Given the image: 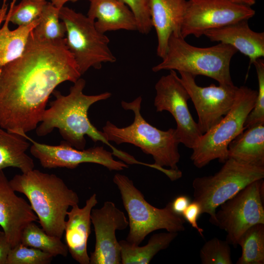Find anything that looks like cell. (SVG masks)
I'll list each match as a JSON object with an SVG mask.
<instances>
[{
	"label": "cell",
	"mask_w": 264,
	"mask_h": 264,
	"mask_svg": "<svg viewBox=\"0 0 264 264\" xmlns=\"http://www.w3.org/2000/svg\"><path fill=\"white\" fill-rule=\"evenodd\" d=\"M213 175L195 178L192 182L194 201L201 207V214L209 215L214 224L216 209L250 183L264 177V167L240 163L228 158Z\"/></svg>",
	"instance_id": "obj_8"
},
{
	"label": "cell",
	"mask_w": 264,
	"mask_h": 264,
	"mask_svg": "<svg viewBox=\"0 0 264 264\" xmlns=\"http://www.w3.org/2000/svg\"><path fill=\"white\" fill-rule=\"evenodd\" d=\"M142 97L139 96L130 102H121L125 110L134 114L133 122L129 126L119 128L108 121L103 127L107 140L117 144L130 143L139 147L144 153L151 154L154 164L160 168L169 167L178 170L177 163L180 155L178 146L180 141L176 129L162 131L148 123L141 112Z\"/></svg>",
	"instance_id": "obj_4"
},
{
	"label": "cell",
	"mask_w": 264,
	"mask_h": 264,
	"mask_svg": "<svg viewBox=\"0 0 264 264\" xmlns=\"http://www.w3.org/2000/svg\"><path fill=\"white\" fill-rule=\"evenodd\" d=\"M23 245L41 250L53 257L61 255L66 257L68 252L61 239L47 234L34 222L29 223L24 229L21 239Z\"/></svg>",
	"instance_id": "obj_25"
},
{
	"label": "cell",
	"mask_w": 264,
	"mask_h": 264,
	"mask_svg": "<svg viewBox=\"0 0 264 264\" xmlns=\"http://www.w3.org/2000/svg\"><path fill=\"white\" fill-rule=\"evenodd\" d=\"M177 232H162L154 234L142 246L133 245L126 240L119 241L121 264H148L160 251L165 249L177 237Z\"/></svg>",
	"instance_id": "obj_24"
},
{
	"label": "cell",
	"mask_w": 264,
	"mask_h": 264,
	"mask_svg": "<svg viewBox=\"0 0 264 264\" xmlns=\"http://www.w3.org/2000/svg\"><path fill=\"white\" fill-rule=\"evenodd\" d=\"M113 181L128 215L130 230L126 241L130 244L139 245L148 235L159 229L177 233L185 230V220L173 212L171 202L162 208L152 205L125 175L116 173Z\"/></svg>",
	"instance_id": "obj_6"
},
{
	"label": "cell",
	"mask_w": 264,
	"mask_h": 264,
	"mask_svg": "<svg viewBox=\"0 0 264 264\" xmlns=\"http://www.w3.org/2000/svg\"><path fill=\"white\" fill-rule=\"evenodd\" d=\"M200 215L201 207L200 205L197 202L193 200L190 203L183 212L182 217L192 227L196 229L202 237H203L204 230L198 225L197 222L198 218Z\"/></svg>",
	"instance_id": "obj_33"
},
{
	"label": "cell",
	"mask_w": 264,
	"mask_h": 264,
	"mask_svg": "<svg viewBox=\"0 0 264 264\" xmlns=\"http://www.w3.org/2000/svg\"><path fill=\"white\" fill-rule=\"evenodd\" d=\"M85 86L86 81L80 78L70 87L67 95L54 90L52 93L55 99L50 103L49 108L45 110L36 129L37 135L44 136L54 129H58L64 140L79 150L85 149V136L87 135L94 142L101 141L110 146L113 155L127 162L131 155L110 144L105 133L98 130L88 117L90 107L96 102L108 99L111 94L105 92L86 95L83 93Z\"/></svg>",
	"instance_id": "obj_2"
},
{
	"label": "cell",
	"mask_w": 264,
	"mask_h": 264,
	"mask_svg": "<svg viewBox=\"0 0 264 264\" xmlns=\"http://www.w3.org/2000/svg\"><path fill=\"white\" fill-rule=\"evenodd\" d=\"M6 10L4 1L0 9V73L5 65L22 54L30 32L39 22L38 18L29 25L11 30L8 27L10 22L6 15Z\"/></svg>",
	"instance_id": "obj_22"
},
{
	"label": "cell",
	"mask_w": 264,
	"mask_h": 264,
	"mask_svg": "<svg viewBox=\"0 0 264 264\" xmlns=\"http://www.w3.org/2000/svg\"><path fill=\"white\" fill-rule=\"evenodd\" d=\"M53 257L49 253L20 242L11 248L6 264H49Z\"/></svg>",
	"instance_id": "obj_30"
},
{
	"label": "cell",
	"mask_w": 264,
	"mask_h": 264,
	"mask_svg": "<svg viewBox=\"0 0 264 264\" xmlns=\"http://www.w3.org/2000/svg\"><path fill=\"white\" fill-rule=\"evenodd\" d=\"M187 0H150L152 26L157 38L156 54L162 58L173 33L180 34Z\"/></svg>",
	"instance_id": "obj_19"
},
{
	"label": "cell",
	"mask_w": 264,
	"mask_h": 264,
	"mask_svg": "<svg viewBox=\"0 0 264 264\" xmlns=\"http://www.w3.org/2000/svg\"><path fill=\"white\" fill-rule=\"evenodd\" d=\"M255 14L251 6L228 0H188L180 34L199 38L207 30L221 27Z\"/></svg>",
	"instance_id": "obj_11"
},
{
	"label": "cell",
	"mask_w": 264,
	"mask_h": 264,
	"mask_svg": "<svg viewBox=\"0 0 264 264\" xmlns=\"http://www.w3.org/2000/svg\"><path fill=\"white\" fill-rule=\"evenodd\" d=\"M38 220L30 204L16 194L4 172L0 170V226L12 248L21 242L25 227Z\"/></svg>",
	"instance_id": "obj_16"
},
{
	"label": "cell",
	"mask_w": 264,
	"mask_h": 264,
	"mask_svg": "<svg viewBox=\"0 0 264 264\" xmlns=\"http://www.w3.org/2000/svg\"><path fill=\"white\" fill-rule=\"evenodd\" d=\"M179 79L188 92L198 115L197 122L203 134L217 125L232 108L238 87L233 85L198 86L196 76L179 72Z\"/></svg>",
	"instance_id": "obj_14"
},
{
	"label": "cell",
	"mask_w": 264,
	"mask_h": 264,
	"mask_svg": "<svg viewBox=\"0 0 264 264\" xmlns=\"http://www.w3.org/2000/svg\"><path fill=\"white\" fill-rule=\"evenodd\" d=\"M25 137L32 143L31 154L38 159L44 168H66L73 169L84 163L101 165L110 171H121L128 165L113 158L112 152L103 146L79 150L65 141L58 145H50L33 140L27 135Z\"/></svg>",
	"instance_id": "obj_13"
},
{
	"label": "cell",
	"mask_w": 264,
	"mask_h": 264,
	"mask_svg": "<svg viewBox=\"0 0 264 264\" xmlns=\"http://www.w3.org/2000/svg\"><path fill=\"white\" fill-rule=\"evenodd\" d=\"M154 106L157 112L169 111L176 123L180 143L192 149L202 135L188 107L189 95L175 70L162 76L155 85Z\"/></svg>",
	"instance_id": "obj_12"
},
{
	"label": "cell",
	"mask_w": 264,
	"mask_h": 264,
	"mask_svg": "<svg viewBox=\"0 0 264 264\" xmlns=\"http://www.w3.org/2000/svg\"><path fill=\"white\" fill-rule=\"evenodd\" d=\"M212 42L230 45L247 56L250 65L264 56V33L253 31L248 20H242L204 33Z\"/></svg>",
	"instance_id": "obj_18"
},
{
	"label": "cell",
	"mask_w": 264,
	"mask_h": 264,
	"mask_svg": "<svg viewBox=\"0 0 264 264\" xmlns=\"http://www.w3.org/2000/svg\"><path fill=\"white\" fill-rule=\"evenodd\" d=\"M12 248L4 232L0 231V264H6L7 257Z\"/></svg>",
	"instance_id": "obj_35"
},
{
	"label": "cell",
	"mask_w": 264,
	"mask_h": 264,
	"mask_svg": "<svg viewBox=\"0 0 264 264\" xmlns=\"http://www.w3.org/2000/svg\"><path fill=\"white\" fill-rule=\"evenodd\" d=\"M87 16L94 21L96 29L103 34L118 30H137L133 12L119 0H91Z\"/></svg>",
	"instance_id": "obj_20"
},
{
	"label": "cell",
	"mask_w": 264,
	"mask_h": 264,
	"mask_svg": "<svg viewBox=\"0 0 264 264\" xmlns=\"http://www.w3.org/2000/svg\"><path fill=\"white\" fill-rule=\"evenodd\" d=\"M263 179L254 181L225 201L216 212L214 225L226 232L225 241L236 247L251 226L264 224Z\"/></svg>",
	"instance_id": "obj_10"
},
{
	"label": "cell",
	"mask_w": 264,
	"mask_h": 264,
	"mask_svg": "<svg viewBox=\"0 0 264 264\" xmlns=\"http://www.w3.org/2000/svg\"><path fill=\"white\" fill-rule=\"evenodd\" d=\"M32 30L22 54L0 73V127L24 137L41 122L55 88L81 76L65 39L43 41Z\"/></svg>",
	"instance_id": "obj_1"
},
{
	"label": "cell",
	"mask_w": 264,
	"mask_h": 264,
	"mask_svg": "<svg viewBox=\"0 0 264 264\" xmlns=\"http://www.w3.org/2000/svg\"><path fill=\"white\" fill-rule=\"evenodd\" d=\"M97 203V196L93 194L83 207L76 204L67 213L64 230L66 244L72 258L80 264H90L87 243L91 232L90 214Z\"/></svg>",
	"instance_id": "obj_17"
},
{
	"label": "cell",
	"mask_w": 264,
	"mask_h": 264,
	"mask_svg": "<svg viewBox=\"0 0 264 264\" xmlns=\"http://www.w3.org/2000/svg\"><path fill=\"white\" fill-rule=\"evenodd\" d=\"M9 182L15 192L28 199L44 230L61 239L68 208L79 203L77 194L56 175L34 169L16 175Z\"/></svg>",
	"instance_id": "obj_3"
},
{
	"label": "cell",
	"mask_w": 264,
	"mask_h": 264,
	"mask_svg": "<svg viewBox=\"0 0 264 264\" xmlns=\"http://www.w3.org/2000/svg\"><path fill=\"white\" fill-rule=\"evenodd\" d=\"M126 4L133 12L137 25V31L148 34L152 28L150 0H119Z\"/></svg>",
	"instance_id": "obj_32"
},
{
	"label": "cell",
	"mask_w": 264,
	"mask_h": 264,
	"mask_svg": "<svg viewBox=\"0 0 264 264\" xmlns=\"http://www.w3.org/2000/svg\"><path fill=\"white\" fill-rule=\"evenodd\" d=\"M12 2L6 15L9 22L20 26L27 25L39 18L48 1L46 0H22L17 5Z\"/></svg>",
	"instance_id": "obj_28"
},
{
	"label": "cell",
	"mask_w": 264,
	"mask_h": 264,
	"mask_svg": "<svg viewBox=\"0 0 264 264\" xmlns=\"http://www.w3.org/2000/svg\"><path fill=\"white\" fill-rule=\"evenodd\" d=\"M90 219L94 229L95 245L89 256L90 264H121V248L115 232L129 226L124 213L113 202L108 201L101 208L92 209Z\"/></svg>",
	"instance_id": "obj_15"
},
{
	"label": "cell",
	"mask_w": 264,
	"mask_h": 264,
	"mask_svg": "<svg viewBox=\"0 0 264 264\" xmlns=\"http://www.w3.org/2000/svg\"><path fill=\"white\" fill-rule=\"evenodd\" d=\"M233 2L251 6L256 3V0H228Z\"/></svg>",
	"instance_id": "obj_37"
},
{
	"label": "cell",
	"mask_w": 264,
	"mask_h": 264,
	"mask_svg": "<svg viewBox=\"0 0 264 264\" xmlns=\"http://www.w3.org/2000/svg\"><path fill=\"white\" fill-rule=\"evenodd\" d=\"M79 0H50V2L58 9H60L61 7L64 6L65 4L68 1L75 2ZM90 1L91 0H88Z\"/></svg>",
	"instance_id": "obj_36"
},
{
	"label": "cell",
	"mask_w": 264,
	"mask_h": 264,
	"mask_svg": "<svg viewBox=\"0 0 264 264\" xmlns=\"http://www.w3.org/2000/svg\"><path fill=\"white\" fill-rule=\"evenodd\" d=\"M226 241L216 237L206 242L200 249L202 264H232L231 247Z\"/></svg>",
	"instance_id": "obj_29"
},
{
	"label": "cell",
	"mask_w": 264,
	"mask_h": 264,
	"mask_svg": "<svg viewBox=\"0 0 264 264\" xmlns=\"http://www.w3.org/2000/svg\"><path fill=\"white\" fill-rule=\"evenodd\" d=\"M238 245L242 248V254L237 264H264V224H255L240 238Z\"/></svg>",
	"instance_id": "obj_26"
},
{
	"label": "cell",
	"mask_w": 264,
	"mask_h": 264,
	"mask_svg": "<svg viewBox=\"0 0 264 264\" xmlns=\"http://www.w3.org/2000/svg\"><path fill=\"white\" fill-rule=\"evenodd\" d=\"M59 18L66 28V44L81 75L91 67L99 69L103 63L116 61L109 39L96 29L94 21L65 6L59 10Z\"/></svg>",
	"instance_id": "obj_9"
},
{
	"label": "cell",
	"mask_w": 264,
	"mask_h": 264,
	"mask_svg": "<svg viewBox=\"0 0 264 264\" xmlns=\"http://www.w3.org/2000/svg\"><path fill=\"white\" fill-rule=\"evenodd\" d=\"M190 203L189 198L186 195H179L171 202L172 210L176 214L182 216L184 210Z\"/></svg>",
	"instance_id": "obj_34"
},
{
	"label": "cell",
	"mask_w": 264,
	"mask_h": 264,
	"mask_svg": "<svg viewBox=\"0 0 264 264\" xmlns=\"http://www.w3.org/2000/svg\"><path fill=\"white\" fill-rule=\"evenodd\" d=\"M59 10L50 2H47L39 19V22L33 29L34 36L46 42H57L64 40L66 28L59 18Z\"/></svg>",
	"instance_id": "obj_27"
},
{
	"label": "cell",
	"mask_w": 264,
	"mask_h": 264,
	"mask_svg": "<svg viewBox=\"0 0 264 264\" xmlns=\"http://www.w3.org/2000/svg\"><path fill=\"white\" fill-rule=\"evenodd\" d=\"M253 64L257 75L258 90L254 107L245 120V129L256 124L264 123V60L259 58Z\"/></svg>",
	"instance_id": "obj_31"
},
{
	"label": "cell",
	"mask_w": 264,
	"mask_h": 264,
	"mask_svg": "<svg viewBox=\"0 0 264 264\" xmlns=\"http://www.w3.org/2000/svg\"><path fill=\"white\" fill-rule=\"evenodd\" d=\"M30 146L25 137L0 127V170L14 167L24 173L34 169V161L26 153Z\"/></svg>",
	"instance_id": "obj_23"
},
{
	"label": "cell",
	"mask_w": 264,
	"mask_h": 264,
	"mask_svg": "<svg viewBox=\"0 0 264 264\" xmlns=\"http://www.w3.org/2000/svg\"><path fill=\"white\" fill-rule=\"evenodd\" d=\"M237 52L232 46L221 43L208 47L195 46L187 43L180 34L173 33L162 61L152 70H177L195 76H205L219 84L233 85L230 65Z\"/></svg>",
	"instance_id": "obj_5"
},
{
	"label": "cell",
	"mask_w": 264,
	"mask_h": 264,
	"mask_svg": "<svg viewBox=\"0 0 264 264\" xmlns=\"http://www.w3.org/2000/svg\"><path fill=\"white\" fill-rule=\"evenodd\" d=\"M246 165L264 167V123L245 129L228 147V158Z\"/></svg>",
	"instance_id": "obj_21"
},
{
	"label": "cell",
	"mask_w": 264,
	"mask_h": 264,
	"mask_svg": "<svg viewBox=\"0 0 264 264\" xmlns=\"http://www.w3.org/2000/svg\"><path fill=\"white\" fill-rule=\"evenodd\" d=\"M258 91L246 86L238 88L234 104L215 126L202 134L192 149L191 159L201 168L214 159L224 163L228 159L229 143L244 130L245 120L254 107Z\"/></svg>",
	"instance_id": "obj_7"
}]
</instances>
